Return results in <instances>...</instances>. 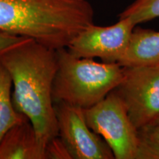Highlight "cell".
<instances>
[{
    "label": "cell",
    "instance_id": "cell-1",
    "mask_svg": "<svg viewBox=\"0 0 159 159\" xmlns=\"http://www.w3.org/2000/svg\"><path fill=\"white\" fill-rule=\"evenodd\" d=\"M0 62L11 77L16 110L30 121L45 152L48 143L58 136L52 95L57 50L30 39L1 55Z\"/></svg>",
    "mask_w": 159,
    "mask_h": 159
},
{
    "label": "cell",
    "instance_id": "cell-2",
    "mask_svg": "<svg viewBox=\"0 0 159 159\" xmlns=\"http://www.w3.org/2000/svg\"><path fill=\"white\" fill-rule=\"evenodd\" d=\"M94 16L86 0H0V31L55 50L94 24Z\"/></svg>",
    "mask_w": 159,
    "mask_h": 159
},
{
    "label": "cell",
    "instance_id": "cell-3",
    "mask_svg": "<svg viewBox=\"0 0 159 159\" xmlns=\"http://www.w3.org/2000/svg\"><path fill=\"white\" fill-rule=\"evenodd\" d=\"M57 55L52 91L55 104L91 108L114 91L123 78L124 69L119 63H99L78 57L66 48L57 49Z\"/></svg>",
    "mask_w": 159,
    "mask_h": 159
},
{
    "label": "cell",
    "instance_id": "cell-4",
    "mask_svg": "<svg viewBox=\"0 0 159 159\" xmlns=\"http://www.w3.org/2000/svg\"><path fill=\"white\" fill-rule=\"evenodd\" d=\"M84 112L89 128L104 139L114 158L136 159L138 129L114 91L94 106L84 109Z\"/></svg>",
    "mask_w": 159,
    "mask_h": 159
},
{
    "label": "cell",
    "instance_id": "cell-5",
    "mask_svg": "<svg viewBox=\"0 0 159 159\" xmlns=\"http://www.w3.org/2000/svg\"><path fill=\"white\" fill-rule=\"evenodd\" d=\"M123 69V78L114 91L137 129L153 124L159 117V65Z\"/></svg>",
    "mask_w": 159,
    "mask_h": 159
},
{
    "label": "cell",
    "instance_id": "cell-6",
    "mask_svg": "<svg viewBox=\"0 0 159 159\" xmlns=\"http://www.w3.org/2000/svg\"><path fill=\"white\" fill-rule=\"evenodd\" d=\"M136 26L129 18L119 19L118 22L107 27L92 24L77 34L66 49L78 57H98L105 63H119Z\"/></svg>",
    "mask_w": 159,
    "mask_h": 159
},
{
    "label": "cell",
    "instance_id": "cell-7",
    "mask_svg": "<svg viewBox=\"0 0 159 159\" xmlns=\"http://www.w3.org/2000/svg\"><path fill=\"white\" fill-rule=\"evenodd\" d=\"M58 136L72 159H113L114 156L100 136L87 124L84 109L66 103H55Z\"/></svg>",
    "mask_w": 159,
    "mask_h": 159
},
{
    "label": "cell",
    "instance_id": "cell-8",
    "mask_svg": "<svg viewBox=\"0 0 159 159\" xmlns=\"http://www.w3.org/2000/svg\"><path fill=\"white\" fill-rule=\"evenodd\" d=\"M0 159H46L35 129L27 116L10 129L1 140Z\"/></svg>",
    "mask_w": 159,
    "mask_h": 159
},
{
    "label": "cell",
    "instance_id": "cell-9",
    "mask_svg": "<svg viewBox=\"0 0 159 159\" xmlns=\"http://www.w3.org/2000/svg\"><path fill=\"white\" fill-rule=\"evenodd\" d=\"M119 63L123 67L159 65V31L136 26Z\"/></svg>",
    "mask_w": 159,
    "mask_h": 159
},
{
    "label": "cell",
    "instance_id": "cell-10",
    "mask_svg": "<svg viewBox=\"0 0 159 159\" xmlns=\"http://www.w3.org/2000/svg\"><path fill=\"white\" fill-rule=\"evenodd\" d=\"M12 86L8 71L0 62V142L10 129L26 117L16 110L12 99Z\"/></svg>",
    "mask_w": 159,
    "mask_h": 159
},
{
    "label": "cell",
    "instance_id": "cell-11",
    "mask_svg": "<svg viewBox=\"0 0 159 159\" xmlns=\"http://www.w3.org/2000/svg\"><path fill=\"white\" fill-rule=\"evenodd\" d=\"M136 159H159V124L138 129Z\"/></svg>",
    "mask_w": 159,
    "mask_h": 159
},
{
    "label": "cell",
    "instance_id": "cell-12",
    "mask_svg": "<svg viewBox=\"0 0 159 159\" xmlns=\"http://www.w3.org/2000/svg\"><path fill=\"white\" fill-rule=\"evenodd\" d=\"M122 18H129L136 26L159 18V0H135L119 15Z\"/></svg>",
    "mask_w": 159,
    "mask_h": 159
},
{
    "label": "cell",
    "instance_id": "cell-13",
    "mask_svg": "<svg viewBox=\"0 0 159 159\" xmlns=\"http://www.w3.org/2000/svg\"><path fill=\"white\" fill-rule=\"evenodd\" d=\"M46 159H72L68 148L61 137L52 139L45 149Z\"/></svg>",
    "mask_w": 159,
    "mask_h": 159
},
{
    "label": "cell",
    "instance_id": "cell-14",
    "mask_svg": "<svg viewBox=\"0 0 159 159\" xmlns=\"http://www.w3.org/2000/svg\"><path fill=\"white\" fill-rule=\"evenodd\" d=\"M31 39L9 34L0 31V56L13 47H17Z\"/></svg>",
    "mask_w": 159,
    "mask_h": 159
},
{
    "label": "cell",
    "instance_id": "cell-15",
    "mask_svg": "<svg viewBox=\"0 0 159 159\" xmlns=\"http://www.w3.org/2000/svg\"><path fill=\"white\" fill-rule=\"evenodd\" d=\"M155 123H158V124H159V117H158V119L156 120V122Z\"/></svg>",
    "mask_w": 159,
    "mask_h": 159
}]
</instances>
